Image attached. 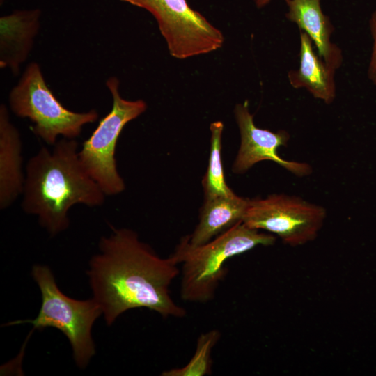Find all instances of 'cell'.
Returning a JSON list of instances; mask_svg holds the SVG:
<instances>
[{
	"mask_svg": "<svg viewBox=\"0 0 376 376\" xmlns=\"http://www.w3.org/2000/svg\"><path fill=\"white\" fill-rule=\"evenodd\" d=\"M369 29L373 45L368 68V77L370 81L376 86V10H375L370 15L369 19Z\"/></svg>",
	"mask_w": 376,
	"mask_h": 376,
	"instance_id": "17",
	"label": "cell"
},
{
	"mask_svg": "<svg viewBox=\"0 0 376 376\" xmlns=\"http://www.w3.org/2000/svg\"><path fill=\"white\" fill-rule=\"evenodd\" d=\"M249 199L233 194L204 198L199 221L193 233L187 235L191 246L205 244L235 224L242 222Z\"/></svg>",
	"mask_w": 376,
	"mask_h": 376,
	"instance_id": "14",
	"label": "cell"
},
{
	"mask_svg": "<svg viewBox=\"0 0 376 376\" xmlns=\"http://www.w3.org/2000/svg\"><path fill=\"white\" fill-rule=\"evenodd\" d=\"M143 8L155 18L169 52L178 59L208 54L224 42L221 30L201 13L189 6L187 0H120Z\"/></svg>",
	"mask_w": 376,
	"mask_h": 376,
	"instance_id": "7",
	"label": "cell"
},
{
	"mask_svg": "<svg viewBox=\"0 0 376 376\" xmlns=\"http://www.w3.org/2000/svg\"><path fill=\"white\" fill-rule=\"evenodd\" d=\"M210 130V152L207 169L202 181L204 198L232 196L235 193L225 180L221 159L224 124L221 121L213 122Z\"/></svg>",
	"mask_w": 376,
	"mask_h": 376,
	"instance_id": "15",
	"label": "cell"
},
{
	"mask_svg": "<svg viewBox=\"0 0 376 376\" xmlns=\"http://www.w3.org/2000/svg\"><path fill=\"white\" fill-rule=\"evenodd\" d=\"M326 210L303 198L271 194L249 199L242 222L247 226L277 235L285 244L296 246L315 240L326 218Z\"/></svg>",
	"mask_w": 376,
	"mask_h": 376,
	"instance_id": "8",
	"label": "cell"
},
{
	"mask_svg": "<svg viewBox=\"0 0 376 376\" xmlns=\"http://www.w3.org/2000/svg\"><path fill=\"white\" fill-rule=\"evenodd\" d=\"M11 111L18 117L29 118L33 132L50 146L62 136L75 139L83 127L98 118L95 109L75 112L68 109L56 99L46 84L39 65L29 63L8 96Z\"/></svg>",
	"mask_w": 376,
	"mask_h": 376,
	"instance_id": "5",
	"label": "cell"
},
{
	"mask_svg": "<svg viewBox=\"0 0 376 376\" xmlns=\"http://www.w3.org/2000/svg\"><path fill=\"white\" fill-rule=\"evenodd\" d=\"M234 113L240 132L241 143L232 170L243 173L256 163L269 160L298 177L308 175L311 166L304 162L287 161L278 154L281 146H286L290 134L285 130L272 132L258 127L250 113L247 101L237 104Z\"/></svg>",
	"mask_w": 376,
	"mask_h": 376,
	"instance_id": "9",
	"label": "cell"
},
{
	"mask_svg": "<svg viewBox=\"0 0 376 376\" xmlns=\"http://www.w3.org/2000/svg\"><path fill=\"white\" fill-rule=\"evenodd\" d=\"M299 65L297 70L288 71V81L292 88H304L313 97L330 104L336 95L335 73L337 70L315 52L313 43L306 33L299 31Z\"/></svg>",
	"mask_w": 376,
	"mask_h": 376,
	"instance_id": "12",
	"label": "cell"
},
{
	"mask_svg": "<svg viewBox=\"0 0 376 376\" xmlns=\"http://www.w3.org/2000/svg\"><path fill=\"white\" fill-rule=\"evenodd\" d=\"M275 241L274 235L260 232L243 222L199 246H191L187 237H183L172 253L182 264L181 298L201 304L212 301L227 274L228 260L259 245H273Z\"/></svg>",
	"mask_w": 376,
	"mask_h": 376,
	"instance_id": "3",
	"label": "cell"
},
{
	"mask_svg": "<svg viewBox=\"0 0 376 376\" xmlns=\"http://www.w3.org/2000/svg\"><path fill=\"white\" fill-rule=\"evenodd\" d=\"M221 333L212 329L200 334L196 341L195 352L184 366L164 371L162 376H205L212 373V352L219 340Z\"/></svg>",
	"mask_w": 376,
	"mask_h": 376,
	"instance_id": "16",
	"label": "cell"
},
{
	"mask_svg": "<svg viewBox=\"0 0 376 376\" xmlns=\"http://www.w3.org/2000/svg\"><path fill=\"white\" fill-rule=\"evenodd\" d=\"M285 17L306 33L318 50L319 56L338 70L343 62L340 49L331 42L334 27L321 8L320 0H285Z\"/></svg>",
	"mask_w": 376,
	"mask_h": 376,
	"instance_id": "11",
	"label": "cell"
},
{
	"mask_svg": "<svg viewBox=\"0 0 376 376\" xmlns=\"http://www.w3.org/2000/svg\"><path fill=\"white\" fill-rule=\"evenodd\" d=\"M53 146L41 148L29 160L22 205L56 235L68 228V212L72 206H100L106 195L84 167L75 139L62 138Z\"/></svg>",
	"mask_w": 376,
	"mask_h": 376,
	"instance_id": "2",
	"label": "cell"
},
{
	"mask_svg": "<svg viewBox=\"0 0 376 376\" xmlns=\"http://www.w3.org/2000/svg\"><path fill=\"white\" fill-rule=\"evenodd\" d=\"M40 9L15 10L0 18V66L16 76L40 28Z\"/></svg>",
	"mask_w": 376,
	"mask_h": 376,
	"instance_id": "10",
	"label": "cell"
},
{
	"mask_svg": "<svg viewBox=\"0 0 376 376\" xmlns=\"http://www.w3.org/2000/svg\"><path fill=\"white\" fill-rule=\"evenodd\" d=\"M272 0H253L256 6L258 8H262L269 3Z\"/></svg>",
	"mask_w": 376,
	"mask_h": 376,
	"instance_id": "18",
	"label": "cell"
},
{
	"mask_svg": "<svg viewBox=\"0 0 376 376\" xmlns=\"http://www.w3.org/2000/svg\"><path fill=\"white\" fill-rule=\"evenodd\" d=\"M119 83L116 77L107 79L106 86L113 99L111 110L99 122L79 151L84 167L106 196L120 194L125 189L115 157L118 139L126 124L147 109L143 100L123 98L119 93Z\"/></svg>",
	"mask_w": 376,
	"mask_h": 376,
	"instance_id": "6",
	"label": "cell"
},
{
	"mask_svg": "<svg viewBox=\"0 0 376 376\" xmlns=\"http://www.w3.org/2000/svg\"><path fill=\"white\" fill-rule=\"evenodd\" d=\"M100 252L89 262L87 274L93 298L100 304L107 325L123 313L146 308L164 318H183L170 285L180 274L175 258H161L134 230L113 228L101 238Z\"/></svg>",
	"mask_w": 376,
	"mask_h": 376,
	"instance_id": "1",
	"label": "cell"
},
{
	"mask_svg": "<svg viewBox=\"0 0 376 376\" xmlns=\"http://www.w3.org/2000/svg\"><path fill=\"white\" fill-rule=\"evenodd\" d=\"M22 141L5 104L0 107V207L6 209L22 194Z\"/></svg>",
	"mask_w": 376,
	"mask_h": 376,
	"instance_id": "13",
	"label": "cell"
},
{
	"mask_svg": "<svg viewBox=\"0 0 376 376\" xmlns=\"http://www.w3.org/2000/svg\"><path fill=\"white\" fill-rule=\"evenodd\" d=\"M6 0H0L1 4H2Z\"/></svg>",
	"mask_w": 376,
	"mask_h": 376,
	"instance_id": "19",
	"label": "cell"
},
{
	"mask_svg": "<svg viewBox=\"0 0 376 376\" xmlns=\"http://www.w3.org/2000/svg\"><path fill=\"white\" fill-rule=\"evenodd\" d=\"M31 275L41 294L37 316L33 320L13 321L5 326L29 323L34 329H58L69 340L77 366L86 368L95 353L91 330L95 321L102 314L100 304L94 298L78 300L63 293L47 266H33Z\"/></svg>",
	"mask_w": 376,
	"mask_h": 376,
	"instance_id": "4",
	"label": "cell"
}]
</instances>
